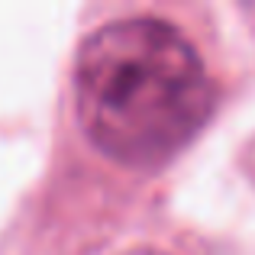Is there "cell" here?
I'll return each mask as SVG.
<instances>
[{"mask_svg":"<svg viewBox=\"0 0 255 255\" xmlns=\"http://www.w3.org/2000/svg\"><path fill=\"white\" fill-rule=\"evenodd\" d=\"M213 97L197 45L168 19H110L78 45V120L84 136L126 168L171 162L210 120Z\"/></svg>","mask_w":255,"mask_h":255,"instance_id":"cell-1","label":"cell"},{"mask_svg":"<svg viewBox=\"0 0 255 255\" xmlns=\"http://www.w3.org/2000/svg\"><path fill=\"white\" fill-rule=\"evenodd\" d=\"M123 255H168V252L152 249V246H139V249H129V252H123Z\"/></svg>","mask_w":255,"mask_h":255,"instance_id":"cell-2","label":"cell"}]
</instances>
